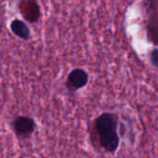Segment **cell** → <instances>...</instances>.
I'll list each match as a JSON object with an SVG mask.
<instances>
[{
    "instance_id": "3957f363",
    "label": "cell",
    "mask_w": 158,
    "mask_h": 158,
    "mask_svg": "<svg viewBox=\"0 0 158 158\" xmlns=\"http://www.w3.org/2000/svg\"><path fill=\"white\" fill-rule=\"evenodd\" d=\"M12 127L18 137L27 138L35 132L36 128V123L29 116L20 115L13 120Z\"/></svg>"
},
{
    "instance_id": "7a4b0ae2",
    "label": "cell",
    "mask_w": 158,
    "mask_h": 158,
    "mask_svg": "<svg viewBox=\"0 0 158 158\" xmlns=\"http://www.w3.org/2000/svg\"><path fill=\"white\" fill-rule=\"evenodd\" d=\"M146 14L148 39L158 45V0H146Z\"/></svg>"
},
{
    "instance_id": "6da1fadb",
    "label": "cell",
    "mask_w": 158,
    "mask_h": 158,
    "mask_svg": "<svg viewBox=\"0 0 158 158\" xmlns=\"http://www.w3.org/2000/svg\"><path fill=\"white\" fill-rule=\"evenodd\" d=\"M95 131L101 146L108 152H114L120 143L118 117L112 113H103L94 121Z\"/></svg>"
},
{
    "instance_id": "5b68a950",
    "label": "cell",
    "mask_w": 158,
    "mask_h": 158,
    "mask_svg": "<svg viewBox=\"0 0 158 158\" xmlns=\"http://www.w3.org/2000/svg\"><path fill=\"white\" fill-rule=\"evenodd\" d=\"M10 30L14 35L23 40H28L31 35L29 26L19 19H15L10 23Z\"/></svg>"
},
{
    "instance_id": "8992f818",
    "label": "cell",
    "mask_w": 158,
    "mask_h": 158,
    "mask_svg": "<svg viewBox=\"0 0 158 158\" xmlns=\"http://www.w3.org/2000/svg\"><path fill=\"white\" fill-rule=\"evenodd\" d=\"M150 62L151 64L155 67L158 68V48L152 49L150 53Z\"/></svg>"
},
{
    "instance_id": "277c9868",
    "label": "cell",
    "mask_w": 158,
    "mask_h": 158,
    "mask_svg": "<svg viewBox=\"0 0 158 158\" xmlns=\"http://www.w3.org/2000/svg\"><path fill=\"white\" fill-rule=\"evenodd\" d=\"M89 82V74L83 69L73 70L67 77L66 89L70 91H76L84 88Z\"/></svg>"
}]
</instances>
